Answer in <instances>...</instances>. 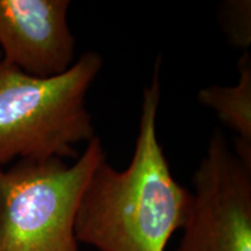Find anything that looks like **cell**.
Segmentation results:
<instances>
[{"mask_svg":"<svg viewBox=\"0 0 251 251\" xmlns=\"http://www.w3.org/2000/svg\"><path fill=\"white\" fill-rule=\"evenodd\" d=\"M161 58L143 89L133 158L119 171L102 159L91 176L75 221L78 243L99 251H165L184 227L192 192L171 174L157 136Z\"/></svg>","mask_w":251,"mask_h":251,"instance_id":"6da1fadb","label":"cell"},{"mask_svg":"<svg viewBox=\"0 0 251 251\" xmlns=\"http://www.w3.org/2000/svg\"><path fill=\"white\" fill-rule=\"evenodd\" d=\"M86 51L61 75L37 78L0 61V166L14 159L72 158L94 135L86 93L101 70Z\"/></svg>","mask_w":251,"mask_h":251,"instance_id":"7a4b0ae2","label":"cell"},{"mask_svg":"<svg viewBox=\"0 0 251 251\" xmlns=\"http://www.w3.org/2000/svg\"><path fill=\"white\" fill-rule=\"evenodd\" d=\"M105 158L94 136L71 165L52 157L0 166V251H79L78 206Z\"/></svg>","mask_w":251,"mask_h":251,"instance_id":"3957f363","label":"cell"},{"mask_svg":"<svg viewBox=\"0 0 251 251\" xmlns=\"http://www.w3.org/2000/svg\"><path fill=\"white\" fill-rule=\"evenodd\" d=\"M177 251H251V165L216 130L193 175Z\"/></svg>","mask_w":251,"mask_h":251,"instance_id":"277c9868","label":"cell"},{"mask_svg":"<svg viewBox=\"0 0 251 251\" xmlns=\"http://www.w3.org/2000/svg\"><path fill=\"white\" fill-rule=\"evenodd\" d=\"M69 7L68 0H0L2 61L37 78L69 70L76 62Z\"/></svg>","mask_w":251,"mask_h":251,"instance_id":"5b68a950","label":"cell"},{"mask_svg":"<svg viewBox=\"0 0 251 251\" xmlns=\"http://www.w3.org/2000/svg\"><path fill=\"white\" fill-rule=\"evenodd\" d=\"M240 80L234 86H208L198 92V100L213 109L237 139L234 151L251 165V59L244 52L238 61Z\"/></svg>","mask_w":251,"mask_h":251,"instance_id":"8992f818","label":"cell"},{"mask_svg":"<svg viewBox=\"0 0 251 251\" xmlns=\"http://www.w3.org/2000/svg\"><path fill=\"white\" fill-rule=\"evenodd\" d=\"M225 31L229 40L237 47L247 48L251 41L250 29V1H229L225 5Z\"/></svg>","mask_w":251,"mask_h":251,"instance_id":"52a82bcc","label":"cell"},{"mask_svg":"<svg viewBox=\"0 0 251 251\" xmlns=\"http://www.w3.org/2000/svg\"><path fill=\"white\" fill-rule=\"evenodd\" d=\"M1 58H2V56H1V52H0V61H1Z\"/></svg>","mask_w":251,"mask_h":251,"instance_id":"ba28073f","label":"cell"}]
</instances>
